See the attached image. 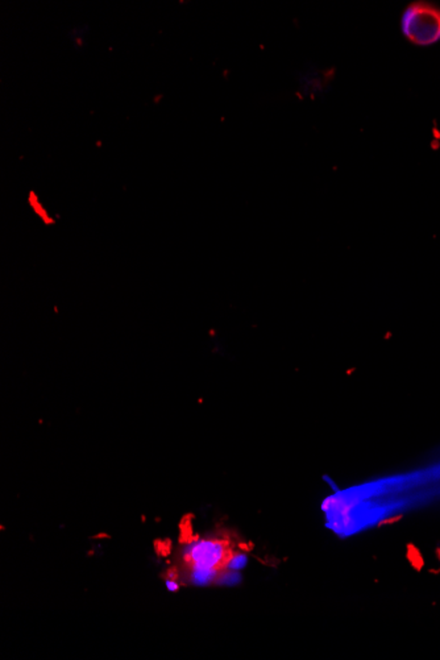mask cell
<instances>
[{
  "instance_id": "cell-1",
  "label": "cell",
  "mask_w": 440,
  "mask_h": 660,
  "mask_svg": "<svg viewBox=\"0 0 440 660\" xmlns=\"http://www.w3.org/2000/svg\"><path fill=\"white\" fill-rule=\"evenodd\" d=\"M402 32L409 41L428 46L440 40V9L424 1L410 4L402 16Z\"/></svg>"
},
{
  "instance_id": "cell-2",
  "label": "cell",
  "mask_w": 440,
  "mask_h": 660,
  "mask_svg": "<svg viewBox=\"0 0 440 660\" xmlns=\"http://www.w3.org/2000/svg\"><path fill=\"white\" fill-rule=\"evenodd\" d=\"M227 556V548L220 540L202 539L187 544L185 559L190 563V568L218 570Z\"/></svg>"
},
{
  "instance_id": "cell-3",
  "label": "cell",
  "mask_w": 440,
  "mask_h": 660,
  "mask_svg": "<svg viewBox=\"0 0 440 660\" xmlns=\"http://www.w3.org/2000/svg\"><path fill=\"white\" fill-rule=\"evenodd\" d=\"M219 570H207V568H190V574H189V581L193 585L198 587H206L210 585L219 576Z\"/></svg>"
},
{
  "instance_id": "cell-4",
  "label": "cell",
  "mask_w": 440,
  "mask_h": 660,
  "mask_svg": "<svg viewBox=\"0 0 440 660\" xmlns=\"http://www.w3.org/2000/svg\"><path fill=\"white\" fill-rule=\"evenodd\" d=\"M246 563H248V556L245 553H236V555H233V556H231L228 560L225 561V568L240 572V571L245 568Z\"/></svg>"
},
{
  "instance_id": "cell-5",
  "label": "cell",
  "mask_w": 440,
  "mask_h": 660,
  "mask_svg": "<svg viewBox=\"0 0 440 660\" xmlns=\"http://www.w3.org/2000/svg\"><path fill=\"white\" fill-rule=\"evenodd\" d=\"M240 581H242V574L239 573L238 571L231 570H228L227 572H221L216 578V583L220 585H236Z\"/></svg>"
},
{
  "instance_id": "cell-6",
  "label": "cell",
  "mask_w": 440,
  "mask_h": 660,
  "mask_svg": "<svg viewBox=\"0 0 440 660\" xmlns=\"http://www.w3.org/2000/svg\"><path fill=\"white\" fill-rule=\"evenodd\" d=\"M165 584H166V588H168L170 592H177L178 589H179V585H178V583L176 580H170V578H169V580H166V583Z\"/></svg>"
}]
</instances>
